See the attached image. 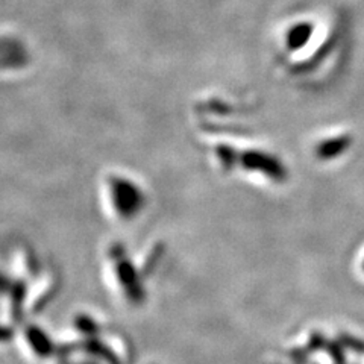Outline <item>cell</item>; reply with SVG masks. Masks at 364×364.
<instances>
[{
    "label": "cell",
    "mask_w": 364,
    "mask_h": 364,
    "mask_svg": "<svg viewBox=\"0 0 364 364\" xmlns=\"http://www.w3.org/2000/svg\"><path fill=\"white\" fill-rule=\"evenodd\" d=\"M240 161L246 168L263 173V175L272 178L273 181L282 182V181H286L289 176L286 166H284L275 156L267 155V154L246 152L240 156Z\"/></svg>",
    "instance_id": "1"
},
{
    "label": "cell",
    "mask_w": 364,
    "mask_h": 364,
    "mask_svg": "<svg viewBox=\"0 0 364 364\" xmlns=\"http://www.w3.org/2000/svg\"><path fill=\"white\" fill-rule=\"evenodd\" d=\"M352 144V139L349 135H338L333 136V139L323 140L322 143H318L316 147V155L318 159H323V161H328V159H336L337 156L343 155Z\"/></svg>",
    "instance_id": "2"
},
{
    "label": "cell",
    "mask_w": 364,
    "mask_h": 364,
    "mask_svg": "<svg viewBox=\"0 0 364 364\" xmlns=\"http://www.w3.org/2000/svg\"><path fill=\"white\" fill-rule=\"evenodd\" d=\"M313 25L309 21H304V23H298V25H294L293 28L289 29L287 32V48L290 50H298L301 49L302 46H305L306 43L310 41L311 36H313Z\"/></svg>",
    "instance_id": "3"
}]
</instances>
